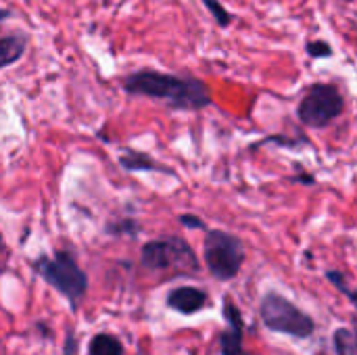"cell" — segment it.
Segmentation results:
<instances>
[{
  "label": "cell",
  "mask_w": 357,
  "mask_h": 355,
  "mask_svg": "<svg viewBox=\"0 0 357 355\" xmlns=\"http://www.w3.org/2000/svg\"><path fill=\"white\" fill-rule=\"evenodd\" d=\"M121 88L130 96L163 100L174 111H201L211 105L209 86L195 75L163 73L155 69H138L121 80Z\"/></svg>",
  "instance_id": "cell-1"
},
{
  "label": "cell",
  "mask_w": 357,
  "mask_h": 355,
  "mask_svg": "<svg viewBox=\"0 0 357 355\" xmlns=\"http://www.w3.org/2000/svg\"><path fill=\"white\" fill-rule=\"evenodd\" d=\"M345 111V96L337 84L314 82L297 105V117L307 128H328Z\"/></svg>",
  "instance_id": "cell-2"
},
{
  "label": "cell",
  "mask_w": 357,
  "mask_h": 355,
  "mask_svg": "<svg viewBox=\"0 0 357 355\" xmlns=\"http://www.w3.org/2000/svg\"><path fill=\"white\" fill-rule=\"evenodd\" d=\"M207 270L218 280H232L243 268L245 245L238 236L224 230H209L203 243Z\"/></svg>",
  "instance_id": "cell-3"
},
{
  "label": "cell",
  "mask_w": 357,
  "mask_h": 355,
  "mask_svg": "<svg viewBox=\"0 0 357 355\" xmlns=\"http://www.w3.org/2000/svg\"><path fill=\"white\" fill-rule=\"evenodd\" d=\"M36 272L61 295H65L71 305H75L86 289H88V278L77 266L75 257L71 253L59 251L52 257H42L36 262Z\"/></svg>",
  "instance_id": "cell-4"
},
{
  "label": "cell",
  "mask_w": 357,
  "mask_h": 355,
  "mask_svg": "<svg viewBox=\"0 0 357 355\" xmlns=\"http://www.w3.org/2000/svg\"><path fill=\"white\" fill-rule=\"evenodd\" d=\"M140 262L146 270L153 272H197L199 262L192 247L180 236H163L157 241H149L142 247Z\"/></svg>",
  "instance_id": "cell-5"
},
{
  "label": "cell",
  "mask_w": 357,
  "mask_h": 355,
  "mask_svg": "<svg viewBox=\"0 0 357 355\" xmlns=\"http://www.w3.org/2000/svg\"><path fill=\"white\" fill-rule=\"evenodd\" d=\"M261 320L268 328L276 333H287L293 337H310L314 333V320L305 316L297 305H293L282 295L270 293L261 301Z\"/></svg>",
  "instance_id": "cell-6"
},
{
  "label": "cell",
  "mask_w": 357,
  "mask_h": 355,
  "mask_svg": "<svg viewBox=\"0 0 357 355\" xmlns=\"http://www.w3.org/2000/svg\"><path fill=\"white\" fill-rule=\"evenodd\" d=\"M117 163L123 172L128 174H136V172H161L167 176H174V169L159 163L157 159H153L149 153L144 151H136V149H123L117 157Z\"/></svg>",
  "instance_id": "cell-7"
},
{
  "label": "cell",
  "mask_w": 357,
  "mask_h": 355,
  "mask_svg": "<svg viewBox=\"0 0 357 355\" xmlns=\"http://www.w3.org/2000/svg\"><path fill=\"white\" fill-rule=\"evenodd\" d=\"M207 303V293L195 287H178L167 295V305L180 314H195Z\"/></svg>",
  "instance_id": "cell-8"
},
{
  "label": "cell",
  "mask_w": 357,
  "mask_h": 355,
  "mask_svg": "<svg viewBox=\"0 0 357 355\" xmlns=\"http://www.w3.org/2000/svg\"><path fill=\"white\" fill-rule=\"evenodd\" d=\"M27 44H29V38L23 31H10V33L0 36V71L21 61L27 50Z\"/></svg>",
  "instance_id": "cell-9"
},
{
  "label": "cell",
  "mask_w": 357,
  "mask_h": 355,
  "mask_svg": "<svg viewBox=\"0 0 357 355\" xmlns=\"http://www.w3.org/2000/svg\"><path fill=\"white\" fill-rule=\"evenodd\" d=\"M224 316L230 324V331L222 337V354L224 355H245L243 354V322H241V312L232 305V301H226L224 305Z\"/></svg>",
  "instance_id": "cell-10"
},
{
  "label": "cell",
  "mask_w": 357,
  "mask_h": 355,
  "mask_svg": "<svg viewBox=\"0 0 357 355\" xmlns=\"http://www.w3.org/2000/svg\"><path fill=\"white\" fill-rule=\"evenodd\" d=\"M88 355H123V347L111 335H96L90 343Z\"/></svg>",
  "instance_id": "cell-11"
},
{
  "label": "cell",
  "mask_w": 357,
  "mask_h": 355,
  "mask_svg": "<svg viewBox=\"0 0 357 355\" xmlns=\"http://www.w3.org/2000/svg\"><path fill=\"white\" fill-rule=\"evenodd\" d=\"M201 2L205 4V8L211 13V17L215 19V23L222 29H226V27H230L234 23V15L224 6V2H220V0H201Z\"/></svg>",
  "instance_id": "cell-12"
},
{
  "label": "cell",
  "mask_w": 357,
  "mask_h": 355,
  "mask_svg": "<svg viewBox=\"0 0 357 355\" xmlns=\"http://www.w3.org/2000/svg\"><path fill=\"white\" fill-rule=\"evenodd\" d=\"M335 347L337 355H357V341L354 331L341 328L335 333Z\"/></svg>",
  "instance_id": "cell-13"
},
{
  "label": "cell",
  "mask_w": 357,
  "mask_h": 355,
  "mask_svg": "<svg viewBox=\"0 0 357 355\" xmlns=\"http://www.w3.org/2000/svg\"><path fill=\"white\" fill-rule=\"evenodd\" d=\"M305 52L312 59H328V56H333V46L324 40H310L305 44Z\"/></svg>",
  "instance_id": "cell-14"
},
{
  "label": "cell",
  "mask_w": 357,
  "mask_h": 355,
  "mask_svg": "<svg viewBox=\"0 0 357 355\" xmlns=\"http://www.w3.org/2000/svg\"><path fill=\"white\" fill-rule=\"evenodd\" d=\"M326 276H328V280H331L337 289H341V291H343L351 301H356V295H354V291L345 285V276H343L341 272H328Z\"/></svg>",
  "instance_id": "cell-15"
},
{
  "label": "cell",
  "mask_w": 357,
  "mask_h": 355,
  "mask_svg": "<svg viewBox=\"0 0 357 355\" xmlns=\"http://www.w3.org/2000/svg\"><path fill=\"white\" fill-rule=\"evenodd\" d=\"M107 230L113 232V234H123V232H128V230H130L132 234H136V232H138V224H136L134 220H123V222L111 224Z\"/></svg>",
  "instance_id": "cell-16"
},
{
  "label": "cell",
  "mask_w": 357,
  "mask_h": 355,
  "mask_svg": "<svg viewBox=\"0 0 357 355\" xmlns=\"http://www.w3.org/2000/svg\"><path fill=\"white\" fill-rule=\"evenodd\" d=\"M180 224L186 226V228H192V230H205V222L201 218H197V216L184 213V216H180Z\"/></svg>",
  "instance_id": "cell-17"
},
{
  "label": "cell",
  "mask_w": 357,
  "mask_h": 355,
  "mask_svg": "<svg viewBox=\"0 0 357 355\" xmlns=\"http://www.w3.org/2000/svg\"><path fill=\"white\" fill-rule=\"evenodd\" d=\"M291 180L293 182H301V184H312V186L316 184V178L312 174H299V176H293Z\"/></svg>",
  "instance_id": "cell-18"
},
{
  "label": "cell",
  "mask_w": 357,
  "mask_h": 355,
  "mask_svg": "<svg viewBox=\"0 0 357 355\" xmlns=\"http://www.w3.org/2000/svg\"><path fill=\"white\" fill-rule=\"evenodd\" d=\"M10 15H13V13H10L8 8H2V6H0V29H2V23H4Z\"/></svg>",
  "instance_id": "cell-19"
},
{
  "label": "cell",
  "mask_w": 357,
  "mask_h": 355,
  "mask_svg": "<svg viewBox=\"0 0 357 355\" xmlns=\"http://www.w3.org/2000/svg\"><path fill=\"white\" fill-rule=\"evenodd\" d=\"M4 247V243H2V234H0V249Z\"/></svg>",
  "instance_id": "cell-20"
}]
</instances>
